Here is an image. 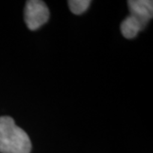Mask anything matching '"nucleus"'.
Wrapping results in <instances>:
<instances>
[{"label": "nucleus", "instance_id": "2", "mask_svg": "<svg viewBox=\"0 0 153 153\" xmlns=\"http://www.w3.org/2000/svg\"><path fill=\"white\" fill-rule=\"evenodd\" d=\"M130 14L120 24L123 37L133 39L143 30L153 16V2L151 0H129L127 1Z\"/></svg>", "mask_w": 153, "mask_h": 153}, {"label": "nucleus", "instance_id": "3", "mask_svg": "<svg viewBox=\"0 0 153 153\" xmlns=\"http://www.w3.org/2000/svg\"><path fill=\"white\" fill-rule=\"evenodd\" d=\"M50 17V12L41 0H30L26 2L24 10V19L26 25L30 30H37L45 23H47Z\"/></svg>", "mask_w": 153, "mask_h": 153}, {"label": "nucleus", "instance_id": "4", "mask_svg": "<svg viewBox=\"0 0 153 153\" xmlns=\"http://www.w3.org/2000/svg\"><path fill=\"white\" fill-rule=\"evenodd\" d=\"M91 3L90 0H70L68 2L71 11L76 15L82 14Z\"/></svg>", "mask_w": 153, "mask_h": 153}, {"label": "nucleus", "instance_id": "1", "mask_svg": "<svg viewBox=\"0 0 153 153\" xmlns=\"http://www.w3.org/2000/svg\"><path fill=\"white\" fill-rule=\"evenodd\" d=\"M32 143L28 134L17 126L10 116H0V153H30Z\"/></svg>", "mask_w": 153, "mask_h": 153}]
</instances>
